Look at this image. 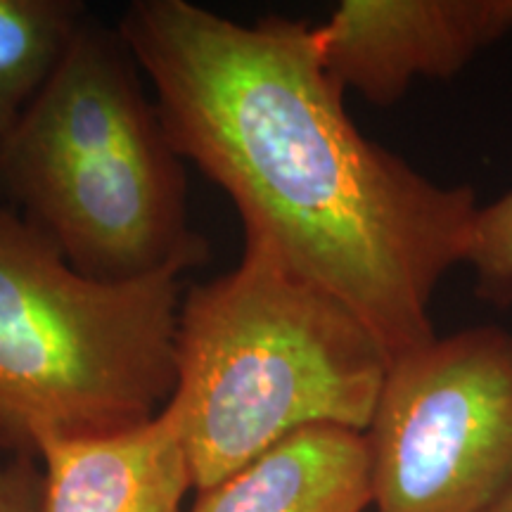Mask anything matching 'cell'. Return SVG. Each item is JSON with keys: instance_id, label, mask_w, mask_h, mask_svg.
I'll list each match as a JSON object with an SVG mask.
<instances>
[{"instance_id": "cell-1", "label": "cell", "mask_w": 512, "mask_h": 512, "mask_svg": "<svg viewBox=\"0 0 512 512\" xmlns=\"http://www.w3.org/2000/svg\"><path fill=\"white\" fill-rule=\"evenodd\" d=\"M119 31L155 86L169 143L228 192L245 235L347 304L389 361L437 337L430 304L463 264L477 197L358 131L313 27L138 0Z\"/></svg>"}, {"instance_id": "cell-2", "label": "cell", "mask_w": 512, "mask_h": 512, "mask_svg": "<svg viewBox=\"0 0 512 512\" xmlns=\"http://www.w3.org/2000/svg\"><path fill=\"white\" fill-rule=\"evenodd\" d=\"M0 195L98 283L209 261L207 238L190 226L183 157L136 55L93 15L0 147Z\"/></svg>"}, {"instance_id": "cell-3", "label": "cell", "mask_w": 512, "mask_h": 512, "mask_svg": "<svg viewBox=\"0 0 512 512\" xmlns=\"http://www.w3.org/2000/svg\"><path fill=\"white\" fill-rule=\"evenodd\" d=\"M176 361L195 491L306 427L366 432L392 363L347 304L254 235L235 271L181 302Z\"/></svg>"}, {"instance_id": "cell-4", "label": "cell", "mask_w": 512, "mask_h": 512, "mask_svg": "<svg viewBox=\"0 0 512 512\" xmlns=\"http://www.w3.org/2000/svg\"><path fill=\"white\" fill-rule=\"evenodd\" d=\"M178 278H83L0 200V434L36 451L162 413L178 382Z\"/></svg>"}, {"instance_id": "cell-5", "label": "cell", "mask_w": 512, "mask_h": 512, "mask_svg": "<svg viewBox=\"0 0 512 512\" xmlns=\"http://www.w3.org/2000/svg\"><path fill=\"white\" fill-rule=\"evenodd\" d=\"M363 434L375 512H484L512 482V335L470 328L396 358Z\"/></svg>"}, {"instance_id": "cell-6", "label": "cell", "mask_w": 512, "mask_h": 512, "mask_svg": "<svg viewBox=\"0 0 512 512\" xmlns=\"http://www.w3.org/2000/svg\"><path fill=\"white\" fill-rule=\"evenodd\" d=\"M512 29V0H344L316 31L320 60L342 91L377 107L415 79H448Z\"/></svg>"}, {"instance_id": "cell-7", "label": "cell", "mask_w": 512, "mask_h": 512, "mask_svg": "<svg viewBox=\"0 0 512 512\" xmlns=\"http://www.w3.org/2000/svg\"><path fill=\"white\" fill-rule=\"evenodd\" d=\"M41 512H183L192 472L181 418L171 401L133 430L88 439H50Z\"/></svg>"}, {"instance_id": "cell-8", "label": "cell", "mask_w": 512, "mask_h": 512, "mask_svg": "<svg viewBox=\"0 0 512 512\" xmlns=\"http://www.w3.org/2000/svg\"><path fill=\"white\" fill-rule=\"evenodd\" d=\"M373 508L366 434L306 427L221 482L197 491L190 512H366Z\"/></svg>"}, {"instance_id": "cell-9", "label": "cell", "mask_w": 512, "mask_h": 512, "mask_svg": "<svg viewBox=\"0 0 512 512\" xmlns=\"http://www.w3.org/2000/svg\"><path fill=\"white\" fill-rule=\"evenodd\" d=\"M88 15L74 0H0V147L60 67Z\"/></svg>"}, {"instance_id": "cell-10", "label": "cell", "mask_w": 512, "mask_h": 512, "mask_svg": "<svg viewBox=\"0 0 512 512\" xmlns=\"http://www.w3.org/2000/svg\"><path fill=\"white\" fill-rule=\"evenodd\" d=\"M463 264L475 273L479 297L498 306L512 304V190L477 209Z\"/></svg>"}, {"instance_id": "cell-11", "label": "cell", "mask_w": 512, "mask_h": 512, "mask_svg": "<svg viewBox=\"0 0 512 512\" xmlns=\"http://www.w3.org/2000/svg\"><path fill=\"white\" fill-rule=\"evenodd\" d=\"M43 467L34 448L0 434V512H41Z\"/></svg>"}, {"instance_id": "cell-12", "label": "cell", "mask_w": 512, "mask_h": 512, "mask_svg": "<svg viewBox=\"0 0 512 512\" xmlns=\"http://www.w3.org/2000/svg\"><path fill=\"white\" fill-rule=\"evenodd\" d=\"M484 512H512V482L508 484V489H505L503 494L498 496L496 501L491 503Z\"/></svg>"}]
</instances>
